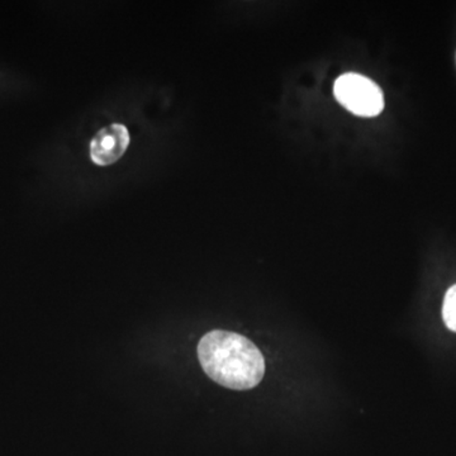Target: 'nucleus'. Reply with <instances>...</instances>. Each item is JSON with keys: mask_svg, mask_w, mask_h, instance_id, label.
<instances>
[{"mask_svg": "<svg viewBox=\"0 0 456 456\" xmlns=\"http://www.w3.org/2000/svg\"><path fill=\"white\" fill-rule=\"evenodd\" d=\"M444 322L450 331L456 332V284L446 292L443 305Z\"/></svg>", "mask_w": 456, "mask_h": 456, "instance_id": "nucleus-4", "label": "nucleus"}, {"mask_svg": "<svg viewBox=\"0 0 456 456\" xmlns=\"http://www.w3.org/2000/svg\"><path fill=\"white\" fill-rule=\"evenodd\" d=\"M171 158V89H118L68 126V200H103L134 188Z\"/></svg>", "mask_w": 456, "mask_h": 456, "instance_id": "nucleus-1", "label": "nucleus"}, {"mask_svg": "<svg viewBox=\"0 0 456 456\" xmlns=\"http://www.w3.org/2000/svg\"><path fill=\"white\" fill-rule=\"evenodd\" d=\"M203 370L226 388L248 391L263 380L265 362L256 345L235 332L215 330L198 344Z\"/></svg>", "mask_w": 456, "mask_h": 456, "instance_id": "nucleus-2", "label": "nucleus"}, {"mask_svg": "<svg viewBox=\"0 0 456 456\" xmlns=\"http://www.w3.org/2000/svg\"><path fill=\"white\" fill-rule=\"evenodd\" d=\"M335 97L342 107L359 117H375L382 113V89L367 77L347 73L338 77L334 86Z\"/></svg>", "mask_w": 456, "mask_h": 456, "instance_id": "nucleus-3", "label": "nucleus"}]
</instances>
